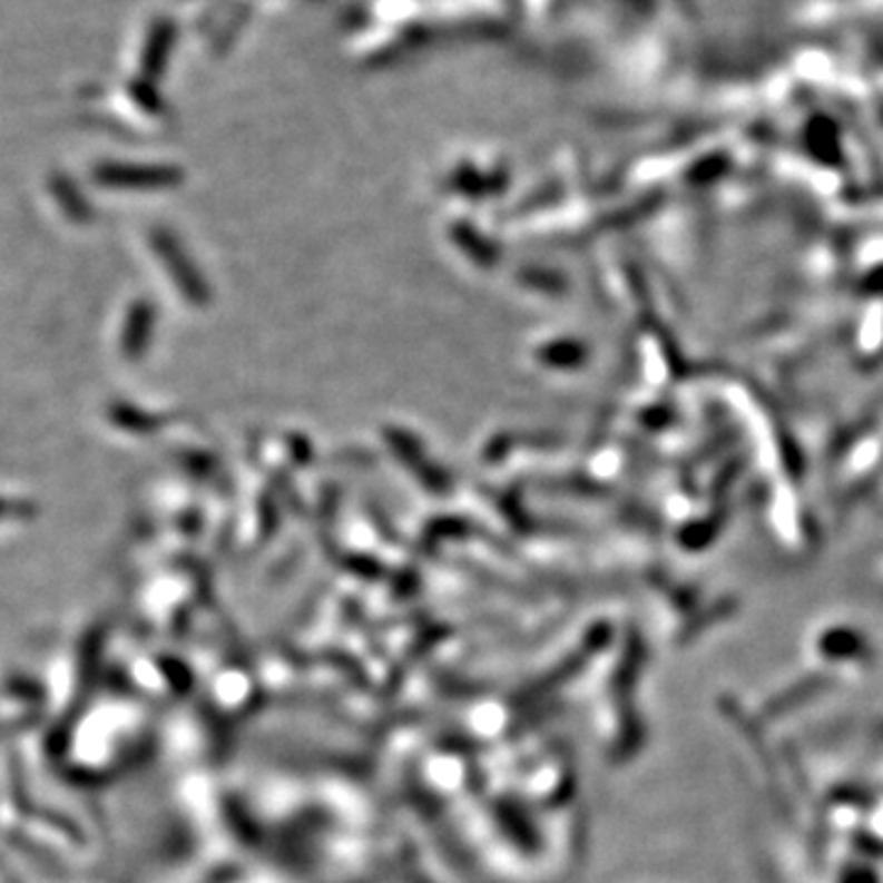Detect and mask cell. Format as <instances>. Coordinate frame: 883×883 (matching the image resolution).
Listing matches in <instances>:
<instances>
[{"instance_id":"obj_1","label":"cell","mask_w":883,"mask_h":883,"mask_svg":"<svg viewBox=\"0 0 883 883\" xmlns=\"http://www.w3.org/2000/svg\"><path fill=\"white\" fill-rule=\"evenodd\" d=\"M169 42H173V26H169V22H157L148 38V45H145V55H143L145 75H157V71L163 69Z\"/></svg>"},{"instance_id":"obj_2","label":"cell","mask_w":883,"mask_h":883,"mask_svg":"<svg viewBox=\"0 0 883 883\" xmlns=\"http://www.w3.org/2000/svg\"><path fill=\"white\" fill-rule=\"evenodd\" d=\"M6 508H8V503H6V501H0V513H3Z\"/></svg>"}]
</instances>
